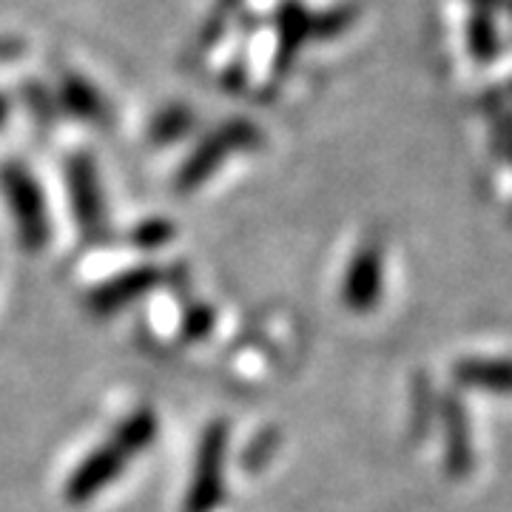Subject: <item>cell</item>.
Segmentation results:
<instances>
[{"instance_id":"cell-10","label":"cell","mask_w":512,"mask_h":512,"mask_svg":"<svg viewBox=\"0 0 512 512\" xmlns=\"http://www.w3.org/2000/svg\"><path fill=\"white\" fill-rule=\"evenodd\" d=\"M458 382L493 390H512V362H464L456 367Z\"/></svg>"},{"instance_id":"cell-5","label":"cell","mask_w":512,"mask_h":512,"mask_svg":"<svg viewBox=\"0 0 512 512\" xmlns=\"http://www.w3.org/2000/svg\"><path fill=\"white\" fill-rule=\"evenodd\" d=\"M128 456L117 447V444H100L97 450H92L89 456L83 458L74 473L66 481V498L72 504H86L92 501L94 495H100L111 481L123 476L126 470Z\"/></svg>"},{"instance_id":"cell-3","label":"cell","mask_w":512,"mask_h":512,"mask_svg":"<svg viewBox=\"0 0 512 512\" xmlns=\"http://www.w3.org/2000/svg\"><path fill=\"white\" fill-rule=\"evenodd\" d=\"M66 185H69V202L77 228L92 242H100L109 234V214H106L100 174L89 154H74L66 163Z\"/></svg>"},{"instance_id":"cell-2","label":"cell","mask_w":512,"mask_h":512,"mask_svg":"<svg viewBox=\"0 0 512 512\" xmlns=\"http://www.w3.org/2000/svg\"><path fill=\"white\" fill-rule=\"evenodd\" d=\"M225 458H228V424L211 421L202 430L194 473L185 493V512H214L225 501Z\"/></svg>"},{"instance_id":"cell-9","label":"cell","mask_w":512,"mask_h":512,"mask_svg":"<svg viewBox=\"0 0 512 512\" xmlns=\"http://www.w3.org/2000/svg\"><path fill=\"white\" fill-rule=\"evenodd\" d=\"M60 94H63V106L72 111V114H77V117L89 120L94 126L109 123L106 100H100V94L94 92L83 77H69V80H63Z\"/></svg>"},{"instance_id":"cell-16","label":"cell","mask_w":512,"mask_h":512,"mask_svg":"<svg viewBox=\"0 0 512 512\" xmlns=\"http://www.w3.org/2000/svg\"><path fill=\"white\" fill-rule=\"evenodd\" d=\"M18 43H12V40H0V60H15L12 55H18Z\"/></svg>"},{"instance_id":"cell-18","label":"cell","mask_w":512,"mask_h":512,"mask_svg":"<svg viewBox=\"0 0 512 512\" xmlns=\"http://www.w3.org/2000/svg\"><path fill=\"white\" fill-rule=\"evenodd\" d=\"M481 3H484V6L490 3V9H493V6H504V9H512V0H481Z\"/></svg>"},{"instance_id":"cell-1","label":"cell","mask_w":512,"mask_h":512,"mask_svg":"<svg viewBox=\"0 0 512 512\" xmlns=\"http://www.w3.org/2000/svg\"><path fill=\"white\" fill-rule=\"evenodd\" d=\"M0 191L18 228L20 245L32 254L43 251L52 237V222H49L43 188L32 177V171L23 163H3L0 165Z\"/></svg>"},{"instance_id":"cell-14","label":"cell","mask_w":512,"mask_h":512,"mask_svg":"<svg viewBox=\"0 0 512 512\" xmlns=\"http://www.w3.org/2000/svg\"><path fill=\"white\" fill-rule=\"evenodd\" d=\"M279 450V433H276L274 427H265L262 433H256L251 444L245 447V453H242V467L248 470V473H259L274 453Z\"/></svg>"},{"instance_id":"cell-4","label":"cell","mask_w":512,"mask_h":512,"mask_svg":"<svg viewBox=\"0 0 512 512\" xmlns=\"http://www.w3.org/2000/svg\"><path fill=\"white\" fill-rule=\"evenodd\" d=\"M259 146V131H256L248 120H231L225 123L220 131L208 134L200 143V148L188 157L177 174V188L180 191H191L202 185L222 163L231 151L239 148H254Z\"/></svg>"},{"instance_id":"cell-17","label":"cell","mask_w":512,"mask_h":512,"mask_svg":"<svg viewBox=\"0 0 512 512\" xmlns=\"http://www.w3.org/2000/svg\"><path fill=\"white\" fill-rule=\"evenodd\" d=\"M6 117H9V103H6V97L0 94V126L6 123Z\"/></svg>"},{"instance_id":"cell-8","label":"cell","mask_w":512,"mask_h":512,"mask_svg":"<svg viewBox=\"0 0 512 512\" xmlns=\"http://www.w3.org/2000/svg\"><path fill=\"white\" fill-rule=\"evenodd\" d=\"M157 430H160V424H157V416H154V410H134L131 416L120 421L117 427H114V433H111V444H117L128 458H134L137 453H143L148 450L154 439H157Z\"/></svg>"},{"instance_id":"cell-13","label":"cell","mask_w":512,"mask_h":512,"mask_svg":"<svg viewBox=\"0 0 512 512\" xmlns=\"http://www.w3.org/2000/svg\"><path fill=\"white\" fill-rule=\"evenodd\" d=\"M171 239H174V225L168 220H160V217L143 220L131 231V245L140 251H157V248L168 245Z\"/></svg>"},{"instance_id":"cell-11","label":"cell","mask_w":512,"mask_h":512,"mask_svg":"<svg viewBox=\"0 0 512 512\" xmlns=\"http://www.w3.org/2000/svg\"><path fill=\"white\" fill-rule=\"evenodd\" d=\"M470 52H473L478 63H490L495 52H498V37H495L493 20H490V12H484V9L470 23Z\"/></svg>"},{"instance_id":"cell-12","label":"cell","mask_w":512,"mask_h":512,"mask_svg":"<svg viewBox=\"0 0 512 512\" xmlns=\"http://www.w3.org/2000/svg\"><path fill=\"white\" fill-rule=\"evenodd\" d=\"M191 123H194L191 111L183 109V106H171V109H165L163 114L154 120V126H151V140H154V143L180 140L185 131L191 128Z\"/></svg>"},{"instance_id":"cell-15","label":"cell","mask_w":512,"mask_h":512,"mask_svg":"<svg viewBox=\"0 0 512 512\" xmlns=\"http://www.w3.org/2000/svg\"><path fill=\"white\" fill-rule=\"evenodd\" d=\"M217 325V311L211 305H191L183 313V339L185 342H202L211 336V330Z\"/></svg>"},{"instance_id":"cell-7","label":"cell","mask_w":512,"mask_h":512,"mask_svg":"<svg viewBox=\"0 0 512 512\" xmlns=\"http://www.w3.org/2000/svg\"><path fill=\"white\" fill-rule=\"evenodd\" d=\"M382 296V251L376 245L359 248L350 259L345 282H342V299L350 311L367 313Z\"/></svg>"},{"instance_id":"cell-6","label":"cell","mask_w":512,"mask_h":512,"mask_svg":"<svg viewBox=\"0 0 512 512\" xmlns=\"http://www.w3.org/2000/svg\"><path fill=\"white\" fill-rule=\"evenodd\" d=\"M163 282V271L154 265H137L128 268L123 274L111 276L106 282H100L92 293H89V311L94 316H114L123 308H128L131 302L143 299L146 293L154 288H160Z\"/></svg>"}]
</instances>
